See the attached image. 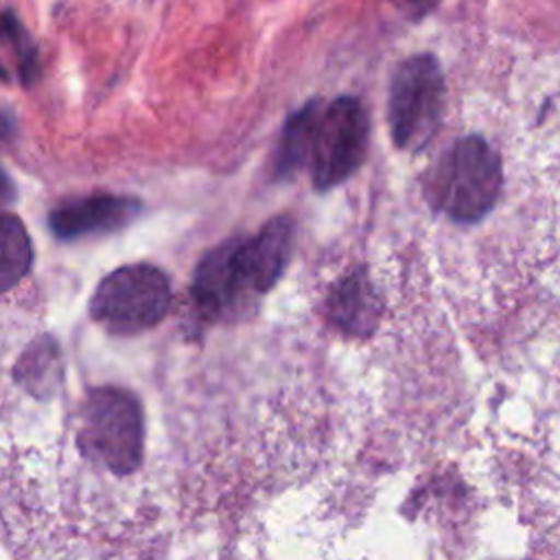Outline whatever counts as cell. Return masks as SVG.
<instances>
[{
  "label": "cell",
  "instance_id": "obj_1",
  "mask_svg": "<svg viewBox=\"0 0 560 560\" xmlns=\"http://www.w3.org/2000/svg\"><path fill=\"white\" fill-rule=\"evenodd\" d=\"M512 144L494 140L481 129L462 131L446 140L427 173L422 197L429 208L459 228L488 221L516 182V162L508 158Z\"/></svg>",
  "mask_w": 560,
  "mask_h": 560
},
{
  "label": "cell",
  "instance_id": "obj_2",
  "mask_svg": "<svg viewBox=\"0 0 560 560\" xmlns=\"http://www.w3.org/2000/svg\"><path fill=\"white\" fill-rule=\"evenodd\" d=\"M295 225L291 217H273L254 236H238L210 249L197 265L190 295L206 319L225 317L247 295L267 293L282 276Z\"/></svg>",
  "mask_w": 560,
  "mask_h": 560
},
{
  "label": "cell",
  "instance_id": "obj_3",
  "mask_svg": "<svg viewBox=\"0 0 560 560\" xmlns=\"http://www.w3.org/2000/svg\"><path fill=\"white\" fill-rule=\"evenodd\" d=\"M446 79L431 52L405 57L389 79L387 127L396 149L418 153L438 136L446 116Z\"/></svg>",
  "mask_w": 560,
  "mask_h": 560
},
{
  "label": "cell",
  "instance_id": "obj_4",
  "mask_svg": "<svg viewBox=\"0 0 560 560\" xmlns=\"http://www.w3.org/2000/svg\"><path fill=\"white\" fill-rule=\"evenodd\" d=\"M140 402L120 387H94L81 409L77 442L81 453L114 475H129L142 459Z\"/></svg>",
  "mask_w": 560,
  "mask_h": 560
},
{
  "label": "cell",
  "instance_id": "obj_5",
  "mask_svg": "<svg viewBox=\"0 0 560 560\" xmlns=\"http://www.w3.org/2000/svg\"><path fill=\"white\" fill-rule=\"evenodd\" d=\"M370 118L357 96L343 94L328 103L319 101L311 133L308 171L317 190L346 182L365 160Z\"/></svg>",
  "mask_w": 560,
  "mask_h": 560
},
{
  "label": "cell",
  "instance_id": "obj_6",
  "mask_svg": "<svg viewBox=\"0 0 560 560\" xmlns=\"http://www.w3.org/2000/svg\"><path fill=\"white\" fill-rule=\"evenodd\" d=\"M168 306V276L153 265L136 262L118 267L98 282L90 300V315L107 330L129 335L160 324Z\"/></svg>",
  "mask_w": 560,
  "mask_h": 560
},
{
  "label": "cell",
  "instance_id": "obj_7",
  "mask_svg": "<svg viewBox=\"0 0 560 560\" xmlns=\"http://www.w3.org/2000/svg\"><path fill=\"white\" fill-rule=\"evenodd\" d=\"M142 203L120 195H88L59 203L48 214V228L59 241L107 234L125 228L140 214Z\"/></svg>",
  "mask_w": 560,
  "mask_h": 560
},
{
  "label": "cell",
  "instance_id": "obj_8",
  "mask_svg": "<svg viewBox=\"0 0 560 560\" xmlns=\"http://www.w3.org/2000/svg\"><path fill=\"white\" fill-rule=\"evenodd\" d=\"M322 98H313L300 109H295L282 131L280 140L273 153V175L276 177H289L291 173L304 168L308 164V151H311V133L315 125V116L319 109Z\"/></svg>",
  "mask_w": 560,
  "mask_h": 560
},
{
  "label": "cell",
  "instance_id": "obj_9",
  "mask_svg": "<svg viewBox=\"0 0 560 560\" xmlns=\"http://www.w3.org/2000/svg\"><path fill=\"white\" fill-rule=\"evenodd\" d=\"M2 234V262H0V289L11 291L33 265V245L24 223L15 214H4L0 223Z\"/></svg>",
  "mask_w": 560,
  "mask_h": 560
},
{
  "label": "cell",
  "instance_id": "obj_10",
  "mask_svg": "<svg viewBox=\"0 0 560 560\" xmlns=\"http://www.w3.org/2000/svg\"><path fill=\"white\" fill-rule=\"evenodd\" d=\"M2 33L7 44L13 50L15 57V72L22 81V85H33L39 79V57L37 46L31 39L28 31L22 26V22L7 9L2 15Z\"/></svg>",
  "mask_w": 560,
  "mask_h": 560
},
{
  "label": "cell",
  "instance_id": "obj_11",
  "mask_svg": "<svg viewBox=\"0 0 560 560\" xmlns=\"http://www.w3.org/2000/svg\"><path fill=\"white\" fill-rule=\"evenodd\" d=\"M438 2H440V0H405V9H407V13H409L413 20H420V18H424L427 13H431Z\"/></svg>",
  "mask_w": 560,
  "mask_h": 560
},
{
  "label": "cell",
  "instance_id": "obj_12",
  "mask_svg": "<svg viewBox=\"0 0 560 560\" xmlns=\"http://www.w3.org/2000/svg\"><path fill=\"white\" fill-rule=\"evenodd\" d=\"M527 560H534V558H527Z\"/></svg>",
  "mask_w": 560,
  "mask_h": 560
}]
</instances>
